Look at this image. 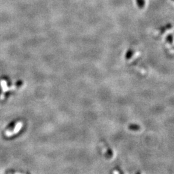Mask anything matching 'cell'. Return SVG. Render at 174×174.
I'll return each instance as SVG.
<instances>
[{
    "label": "cell",
    "mask_w": 174,
    "mask_h": 174,
    "mask_svg": "<svg viewBox=\"0 0 174 174\" xmlns=\"http://www.w3.org/2000/svg\"><path fill=\"white\" fill-rule=\"evenodd\" d=\"M172 1H173V2H174V0H172Z\"/></svg>",
    "instance_id": "3"
},
{
    "label": "cell",
    "mask_w": 174,
    "mask_h": 174,
    "mask_svg": "<svg viewBox=\"0 0 174 174\" xmlns=\"http://www.w3.org/2000/svg\"><path fill=\"white\" fill-rule=\"evenodd\" d=\"M137 3L139 8H143L145 5V1L144 0H136Z\"/></svg>",
    "instance_id": "2"
},
{
    "label": "cell",
    "mask_w": 174,
    "mask_h": 174,
    "mask_svg": "<svg viewBox=\"0 0 174 174\" xmlns=\"http://www.w3.org/2000/svg\"><path fill=\"white\" fill-rule=\"evenodd\" d=\"M23 125V123L22 121L16 122L14 126H12V128H9L7 129L5 132H4V135L7 138H10L12 136H14L16 134H17L18 132L21 130Z\"/></svg>",
    "instance_id": "1"
}]
</instances>
